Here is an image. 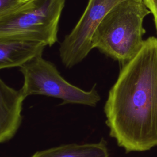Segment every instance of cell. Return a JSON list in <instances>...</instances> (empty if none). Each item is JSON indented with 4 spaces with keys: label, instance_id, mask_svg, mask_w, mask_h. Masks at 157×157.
<instances>
[{
    "label": "cell",
    "instance_id": "cell-1",
    "mask_svg": "<svg viewBox=\"0 0 157 157\" xmlns=\"http://www.w3.org/2000/svg\"><path fill=\"white\" fill-rule=\"evenodd\" d=\"M104 110L110 136L126 152L157 146V38L122 66Z\"/></svg>",
    "mask_w": 157,
    "mask_h": 157
},
{
    "label": "cell",
    "instance_id": "cell-2",
    "mask_svg": "<svg viewBox=\"0 0 157 157\" xmlns=\"http://www.w3.org/2000/svg\"><path fill=\"white\" fill-rule=\"evenodd\" d=\"M150 13L143 0H124L114 6L96 28L93 48L124 65L140 50L145 31L144 18Z\"/></svg>",
    "mask_w": 157,
    "mask_h": 157
},
{
    "label": "cell",
    "instance_id": "cell-3",
    "mask_svg": "<svg viewBox=\"0 0 157 157\" xmlns=\"http://www.w3.org/2000/svg\"><path fill=\"white\" fill-rule=\"evenodd\" d=\"M66 0H29L16 11L0 17V38L20 37L52 46Z\"/></svg>",
    "mask_w": 157,
    "mask_h": 157
},
{
    "label": "cell",
    "instance_id": "cell-4",
    "mask_svg": "<svg viewBox=\"0 0 157 157\" xmlns=\"http://www.w3.org/2000/svg\"><path fill=\"white\" fill-rule=\"evenodd\" d=\"M23 77L21 90L26 96L40 95L61 99V104H74L95 107L101 97L94 85L83 90L65 80L56 66L37 56L20 67Z\"/></svg>",
    "mask_w": 157,
    "mask_h": 157
},
{
    "label": "cell",
    "instance_id": "cell-5",
    "mask_svg": "<svg viewBox=\"0 0 157 157\" xmlns=\"http://www.w3.org/2000/svg\"><path fill=\"white\" fill-rule=\"evenodd\" d=\"M124 0H88L71 31L60 44L59 56L65 67L71 68L82 61L93 49L92 37L96 28L117 4Z\"/></svg>",
    "mask_w": 157,
    "mask_h": 157
},
{
    "label": "cell",
    "instance_id": "cell-6",
    "mask_svg": "<svg viewBox=\"0 0 157 157\" xmlns=\"http://www.w3.org/2000/svg\"><path fill=\"white\" fill-rule=\"evenodd\" d=\"M21 89L17 90L0 80V142L10 140L19 129L23 102L26 98Z\"/></svg>",
    "mask_w": 157,
    "mask_h": 157
},
{
    "label": "cell",
    "instance_id": "cell-7",
    "mask_svg": "<svg viewBox=\"0 0 157 157\" xmlns=\"http://www.w3.org/2000/svg\"><path fill=\"white\" fill-rule=\"evenodd\" d=\"M46 46L40 41L25 38H0V69L20 67L42 55Z\"/></svg>",
    "mask_w": 157,
    "mask_h": 157
},
{
    "label": "cell",
    "instance_id": "cell-8",
    "mask_svg": "<svg viewBox=\"0 0 157 157\" xmlns=\"http://www.w3.org/2000/svg\"><path fill=\"white\" fill-rule=\"evenodd\" d=\"M31 157H109L106 141L83 144H69L38 151Z\"/></svg>",
    "mask_w": 157,
    "mask_h": 157
},
{
    "label": "cell",
    "instance_id": "cell-9",
    "mask_svg": "<svg viewBox=\"0 0 157 157\" xmlns=\"http://www.w3.org/2000/svg\"><path fill=\"white\" fill-rule=\"evenodd\" d=\"M29 0H0V17L7 15L22 7Z\"/></svg>",
    "mask_w": 157,
    "mask_h": 157
},
{
    "label": "cell",
    "instance_id": "cell-10",
    "mask_svg": "<svg viewBox=\"0 0 157 157\" xmlns=\"http://www.w3.org/2000/svg\"><path fill=\"white\" fill-rule=\"evenodd\" d=\"M147 8L152 13L157 31V0H143Z\"/></svg>",
    "mask_w": 157,
    "mask_h": 157
}]
</instances>
